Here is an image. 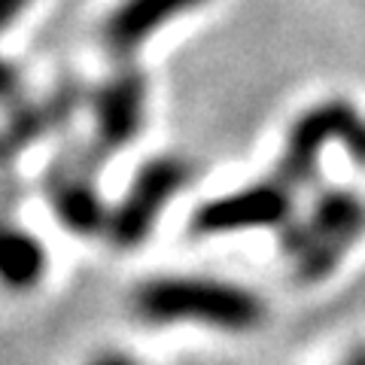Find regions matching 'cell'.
Wrapping results in <instances>:
<instances>
[{
	"mask_svg": "<svg viewBox=\"0 0 365 365\" xmlns=\"http://www.w3.org/2000/svg\"><path fill=\"white\" fill-rule=\"evenodd\" d=\"M344 365H365V347L362 350H356V353H353V356L344 362Z\"/></svg>",
	"mask_w": 365,
	"mask_h": 365,
	"instance_id": "cell-6",
	"label": "cell"
},
{
	"mask_svg": "<svg viewBox=\"0 0 365 365\" xmlns=\"http://www.w3.org/2000/svg\"><path fill=\"white\" fill-rule=\"evenodd\" d=\"M365 232V201L356 192L332 189L317 201L311 220L283 235V250L292 259L295 277L319 283L338 268L347 250Z\"/></svg>",
	"mask_w": 365,
	"mask_h": 365,
	"instance_id": "cell-2",
	"label": "cell"
},
{
	"mask_svg": "<svg viewBox=\"0 0 365 365\" xmlns=\"http://www.w3.org/2000/svg\"><path fill=\"white\" fill-rule=\"evenodd\" d=\"M137 319L150 326H204L253 332L265 323L256 292L210 277H155L134 289Z\"/></svg>",
	"mask_w": 365,
	"mask_h": 365,
	"instance_id": "cell-1",
	"label": "cell"
},
{
	"mask_svg": "<svg viewBox=\"0 0 365 365\" xmlns=\"http://www.w3.org/2000/svg\"><path fill=\"white\" fill-rule=\"evenodd\" d=\"M88 365H140L134 356H128V353H116V350H110V353H101V356H95Z\"/></svg>",
	"mask_w": 365,
	"mask_h": 365,
	"instance_id": "cell-5",
	"label": "cell"
},
{
	"mask_svg": "<svg viewBox=\"0 0 365 365\" xmlns=\"http://www.w3.org/2000/svg\"><path fill=\"white\" fill-rule=\"evenodd\" d=\"M43 277V253L25 235H0V283L28 289Z\"/></svg>",
	"mask_w": 365,
	"mask_h": 365,
	"instance_id": "cell-4",
	"label": "cell"
},
{
	"mask_svg": "<svg viewBox=\"0 0 365 365\" xmlns=\"http://www.w3.org/2000/svg\"><path fill=\"white\" fill-rule=\"evenodd\" d=\"M289 195L277 186H256L235 198L216 201L198 216V232H235V228L274 225L287 220Z\"/></svg>",
	"mask_w": 365,
	"mask_h": 365,
	"instance_id": "cell-3",
	"label": "cell"
}]
</instances>
